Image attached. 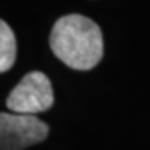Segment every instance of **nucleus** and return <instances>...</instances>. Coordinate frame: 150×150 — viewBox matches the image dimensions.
<instances>
[{"mask_svg":"<svg viewBox=\"0 0 150 150\" xmlns=\"http://www.w3.org/2000/svg\"><path fill=\"white\" fill-rule=\"evenodd\" d=\"M51 49L66 66L89 71L103 57V34L100 26L80 14L58 18L51 32Z\"/></svg>","mask_w":150,"mask_h":150,"instance_id":"1","label":"nucleus"},{"mask_svg":"<svg viewBox=\"0 0 150 150\" xmlns=\"http://www.w3.org/2000/svg\"><path fill=\"white\" fill-rule=\"evenodd\" d=\"M54 104V91L47 75L34 71L26 74L11 91L6 106L14 113L34 115L47 110Z\"/></svg>","mask_w":150,"mask_h":150,"instance_id":"2","label":"nucleus"},{"mask_svg":"<svg viewBox=\"0 0 150 150\" xmlns=\"http://www.w3.org/2000/svg\"><path fill=\"white\" fill-rule=\"evenodd\" d=\"M47 133V124L34 115H0V150H23L46 139Z\"/></svg>","mask_w":150,"mask_h":150,"instance_id":"3","label":"nucleus"},{"mask_svg":"<svg viewBox=\"0 0 150 150\" xmlns=\"http://www.w3.org/2000/svg\"><path fill=\"white\" fill-rule=\"evenodd\" d=\"M17 57V42L6 22H0V71H9Z\"/></svg>","mask_w":150,"mask_h":150,"instance_id":"4","label":"nucleus"}]
</instances>
